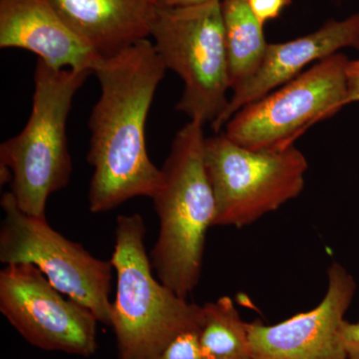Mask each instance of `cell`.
<instances>
[{"label":"cell","mask_w":359,"mask_h":359,"mask_svg":"<svg viewBox=\"0 0 359 359\" xmlns=\"http://www.w3.org/2000/svg\"><path fill=\"white\" fill-rule=\"evenodd\" d=\"M154 44L143 39L93 68L100 97L89 118L87 161L93 167L88 201L92 212H106L137 197L151 199L163 183L162 169L146 147L145 128L158 86L166 74Z\"/></svg>","instance_id":"obj_1"},{"label":"cell","mask_w":359,"mask_h":359,"mask_svg":"<svg viewBox=\"0 0 359 359\" xmlns=\"http://www.w3.org/2000/svg\"><path fill=\"white\" fill-rule=\"evenodd\" d=\"M204 124L190 120L175 136L153 198L159 235L150 252L161 283L188 299L202 273L205 238L216 203L205 164Z\"/></svg>","instance_id":"obj_2"},{"label":"cell","mask_w":359,"mask_h":359,"mask_svg":"<svg viewBox=\"0 0 359 359\" xmlns=\"http://www.w3.org/2000/svg\"><path fill=\"white\" fill-rule=\"evenodd\" d=\"M141 215H120L110 263L117 276L112 325L117 359H158L180 335L199 330L202 306L156 278Z\"/></svg>","instance_id":"obj_3"},{"label":"cell","mask_w":359,"mask_h":359,"mask_svg":"<svg viewBox=\"0 0 359 359\" xmlns=\"http://www.w3.org/2000/svg\"><path fill=\"white\" fill-rule=\"evenodd\" d=\"M92 73L57 69L37 58L32 114L20 134L0 145V164L11 169V192L25 214L46 218L48 198L69 184L66 124L73 99Z\"/></svg>","instance_id":"obj_4"},{"label":"cell","mask_w":359,"mask_h":359,"mask_svg":"<svg viewBox=\"0 0 359 359\" xmlns=\"http://www.w3.org/2000/svg\"><path fill=\"white\" fill-rule=\"evenodd\" d=\"M150 37L167 70L174 71L183 80L185 88L177 111L190 120L212 125L230 100L221 0L159 6Z\"/></svg>","instance_id":"obj_5"},{"label":"cell","mask_w":359,"mask_h":359,"mask_svg":"<svg viewBox=\"0 0 359 359\" xmlns=\"http://www.w3.org/2000/svg\"><path fill=\"white\" fill-rule=\"evenodd\" d=\"M205 164L216 203L214 226L243 228L301 195L309 170L294 145L254 150L222 132L205 138Z\"/></svg>","instance_id":"obj_6"},{"label":"cell","mask_w":359,"mask_h":359,"mask_svg":"<svg viewBox=\"0 0 359 359\" xmlns=\"http://www.w3.org/2000/svg\"><path fill=\"white\" fill-rule=\"evenodd\" d=\"M4 219L0 226V262L32 264L55 289L86 306L99 323L111 327L109 295L113 269L110 261L97 259L83 245L68 240L48 224L21 211L11 192L0 201Z\"/></svg>","instance_id":"obj_7"},{"label":"cell","mask_w":359,"mask_h":359,"mask_svg":"<svg viewBox=\"0 0 359 359\" xmlns=\"http://www.w3.org/2000/svg\"><path fill=\"white\" fill-rule=\"evenodd\" d=\"M349 59L335 53L259 100L245 106L223 133L243 147L285 148L309 127L346 106Z\"/></svg>","instance_id":"obj_8"},{"label":"cell","mask_w":359,"mask_h":359,"mask_svg":"<svg viewBox=\"0 0 359 359\" xmlns=\"http://www.w3.org/2000/svg\"><path fill=\"white\" fill-rule=\"evenodd\" d=\"M0 313L30 346L81 358L96 353V316L32 264H8L0 271Z\"/></svg>","instance_id":"obj_9"},{"label":"cell","mask_w":359,"mask_h":359,"mask_svg":"<svg viewBox=\"0 0 359 359\" xmlns=\"http://www.w3.org/2000/svg\"><path fill=\"white\" fill-rule=\"evenodd\" d=\"M356 292L347 269L334 263L327 290L316 308L273 325L249 323L252 359H348L341 328Z\"/></svg>","instance_id":"obj_10"},{"label":"cell","mask_w":359,"mask_h":359,"mask_svg":"<svg viewBox=\"0 0 359 359\" xmlns=\"http://www.w3.org/2000/svg\"><path fill=\"white\" fill-rule=\"evenodd\" d=\"M359 50V13L344 20H330L304 36L268 45L256 72L233 90L228 106L211 125L219 133L238 111L301 75L309 65L339 53L340 49Z\"/></svg>","instance_id":"obj_11"},{"label":"cell","mask_w":359,"mask_h":359,"mask_svg":"<svg viewBox=\"0 0 359 359\" xmlns=\"http://www.w3.org/2000/svg\"><path fill=\"white\" fill-rule=\"evenodd\" d=\"M0 47L25 49L57 69L93 71L101 58L66 22L54 0H0Z\"/></svg>","instance_id":"obj_12"},{"label":"cell","mask_w":359,"mask_h":359,"mask_svg":"<svg viewBox=\"0 0 359 359\" xmlns=\"http://www.w3.org/2000/svg\"><path fill=\"white\" fill-rule=\"evenodd\" d=\"M61 15L101 57L114 55L150 29L161 0H54Z\"/></svg>","instance_id":"obj_13"},{"label":"cell","mask_w":359,"mask_h":359,"mask_svg":"<svg viewBox=\"0 0 359 359\" xmlns=\"http://www.w3.org/2000/svg\"><path fill=\"white\" fill-rule=\"evenodd\" d=\"M231 90L249 79L261 65L268 48L264 25L248 0H221Z\"/></svg>","instance_id":"obj_14"},{"label":"cell","mask_w":359,"mask_h":359,"mask_svg":"<svg viewBox=\"0 0 359 359\" xmlns=\"http://www.w3.org/2000/svg\"><path fill=\"white\" fill-rule=\"evenodd\" d=\"M248 325L231 297H222L202 306L199 344L203 358L252 359Z\"/></svg>","instance_id":"obj_15"},{"label":"cell","mask_w":359,"mask_h":359,"mask_svg":"<svg viewBox=\"0 0 359 359\" xmlns=\"http://www.w3.org/2000/svg\"><path fill=\"white\" fill-rule=\"evenodd\" d=\"M158 359H204L199 344V330L180 335Z\"/></svg>","instance_id":"obj_16"},{"label":"cell","mask_w":359,"mask_h":359,"mask_svg":"<svg viewBox=\"0 0 359 359\" xmlns=\"http://www.w3.org/2000/svg\"><path fill=\"white\" fill-rule=\"evenodd\" d=\"M252 13L261 25L280 18L287 7L292 4V0H248Z\"/></svg>","instance_id":"obj_17"},{"label":"cell","mask_w":359,"mask_h":359,"mask_svg":"<svg viewBox=\"0 0 359 359\" xmlns=\"http://www.w3.org/2000/svg\"><path fill=\"white\" fill-rule=\"evenodd\" d=\"M341 337L347 358L359 359V323L344 321L341 328Z\"/></svg>","instance_id":"obj_18"},{"label":"cell","mask_w":359,"mask_h":359,"mask_svg":"<svg viewBox=\"0 0 359 359\" xmlns=\"http://www.w3.org/2000/svg\"><path fill=\"white\" fill-rule=\"evenodd\" d=\"M347 95L346 106L359 102V59L349 60L346 70Z\"/></svg>","instance_id":"obj_19"},{"label":"cell","mask_w":359,"mask_h":359,"mask_svg":"<svg viewBox=\"0 0 359 359\" xmlns=\"http://www.w3.org/2000/svg\"><path fill=\"white\" fill-rule=\"evenodd\" d=\"M210 1H216V0H161V6L170 7L195 6V4Z\"/></svg>","instance_id":"obj_20"}]
</instances>
